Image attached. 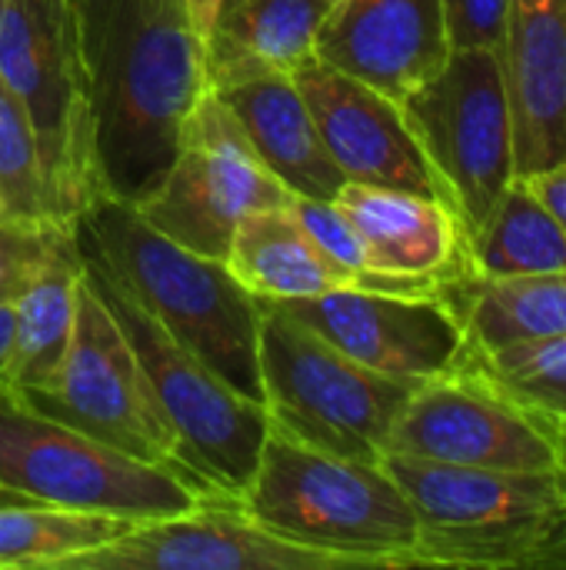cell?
<instances>
[{
  "instance_id": "cell-1",
  "label": "cell",
  "mask_w": 566,
  "mask_h": 570,
  "mask_svg": "<svg viewBox=\"0 0 566 570\" xmlns=\"http://www.w3.org/2000/svg\"><path fill=\"white\" fill-rule=\"evenodd\" d=\"M93 107L100 190L140 204L163 180L207 83L190 0H73Z\"/></svg>"
},
{
  "instance_id": "cell-2",
  "label": "cell",
  "mask_w": 566,
  "mask_h": 570,
  "mask_svg": "<svg viewBox=\"0 0 566 570\" xmlns=\"http://www.w3.org/2000/svg\"><path fill=\"white\" fill-rule=\"evenodd\" d=\"M73 234L80 254L100 261L180 344L230 387L260 401V297L224 261L173 244L133 204L107 194L87 207Z\"/></svg>"
},
{
  "instance_id": "cell-3",
  "label": "cell",
  "mask_w": 566,
  "mask_h": 570,
  "mask_svg": "<svg viewBox=\"0 0 566 570\" xmlns=\"http://www.w3.org/2000/svg\"><path fill=\"white\" fill-rule=\"evenodd\" d=\"M237 501L254 524L360 568H427L414 508L380 461L337 458L267 431Z\"/></svg>"
},
{
  "instance_id": "cell-4",
  "label": "cell",
  "mask_w": 566,
  "mask_h": 570,
  "mask_svg": "<svg viewBox=\"0 0 566 570\" xmlns=\"http://www.w3.org/2000/svg\"><path fill=\"white\" fill-rule=\"evenodd\" d=\"M0 77L37 134L47 217L73 234L87 207L103 197L73 0H0Z\"/></svg>"
},
{
  "instance_id": "cell-5",
  "label": "cell",
  "mask_w": 566,
  "mask_h": 570,
  "mask_svg": "<svg viewBox=\"0 0 566 570\" xmlns=\"http://www.w3.org/2000/svg\"><path fill=\"white\" fill-rule=\"evenodd\" d=\"M80 264L83 281L130 341L173 431L183 468L210 494L237 501L270 431L264 404L230 387L207 361L180 344L100 261L80 254Z\"/></svg>"
},
{
  "instance_id": "cell-6",
  "label": "cell",
  "mask_w": 566,
  "mask_h": 570,
  "mask_svg": "<svg viewBox=\"0 0 566 570\" xmlns=\"http://www.w3.org/2000/svg\"><path fill=\"white\" fill-rule=\"evenodd\" d=\"M260 401L274 434L377 464L414 384L384 377L314 334L277 301H260Z\"/></svg>"
},
{
  "instance_id": "cell-7",
  "label": "cell",
  "mask_w": 566,
  "mask_h": 570,
  "mask_svg": "<svg viewBox=\"0 0 566 570\" xmlns=\"http://www.w3.org/2000/svg\"><path fill=\"white\" fill-rule=\"evenodd\" d=\"M417 518L427 568L520 570L564 504L560 471H490L384 454Z\"/></svg>"
},
{
  "instance_id": "cell-8",
  "label": "cell",
  "mask_w": 566,
  "mask_h": 570,
  "mask_svg": "<svg viewBox=\"0 0 566 570\" xmlns=\"http://www.w3.org/2000/svg\"><path fill=\"white\" fill-rule=\"evenodd\" d=\"M0 488L33 504L110 514L133 524L214 501L180 474L47 417L10 391H0Z\"/></svg>"
},
{
  "instance_id": "cell-9",
  "label": "cell",
  "mask_w": 566,
  "mask_h": 570,
  "mask_svg": "<svg viewBox=\"0 0 566 570\" xmlns=\"http://www.w3.org/2000/svg\"><path fill=\"white\" fill-rule=\"evenodd\" d=\"M400 110L467 240L517 177L500 53L450 47L447 60L400 100Z\"/></svg>"
},
{
  "instance_id": "cell-10",
  "label": "cell",
  "mask_w": 566,
  "mask_h": 570,
  "mask_svg": "<svg viewBox=\"0 0 566 570\" xmlns=\"http://www.w3.org/2000/svg\"><path fill=\"white\" fill-rule=\"evenodd\" d=\"M284 204H294V194L260 164L230 107L207 87L183 120L163 180L133 207L173 244L227 261L240 217Z\"/></svg>"
},
{
  "instance_id": "cell-11",
  "label": "cell",
  "mask_w": 566,
  "mask_h": 570,
  "mask_svg": "<svg viewBox=\"0 0 566 570\" xmlns=\"http://www.w3.org/2000/svg\"><path fill=\"white\" fill-rule=\"evenodd\" d=\"M20 401L123 454L180 474L214 501H227L210 494L183 468L173 431L147 384V374L113 314L83 281V264L77 287L73 337L60 364V374L50 391L23 394Z\"/></svg>"
},
{
  "instance_id": "cell-12",
  "label": "cell",
  "mask_w": 566,
  "mask_h": 570,
  "mask_svg": "<svg viewBox=\"0 0 566 570\" xmlns=\"http://www.w3.org/2000/svg\"><path fill=\"white\" fill-rule=\"evenodd\" d=\"M384 454L490 471H560V441L470 361L414 387Z\"/></svg>"
},
{
  "instance_id": "cell-13",
  "label": "cell",
  "mask_w": 566,
  "mask_h": 570,
  "mask_svg": "<svg viewBox=\"0 0 566 570\" xmlns=\"http://www.w3.org/2000/svg\"><path fill=\"white\" fill-rule=\"evenodd\" d=\"M277 304L350 361L414 387L454 371L467 354L464 324L440 291L337 287Z\"/></svg>"
},
{
  "instance_id": "cell-14",
  "label": "cell",
  "mask_w": 566,
  "mask_h": 570,
  "mask_svg": "<svg viewBox=\"0 0 566 570\" xmlns=\"http://www.w3.org/2000/svg\"><path fill=\"white\" fill-rule=\"evenodd\" d=\"M53 570H364L354 558L287 541L254 524L234 501L130 528L123 538L73 554Z\"/></svg>"
},
{
  "instance_id": "cell-15",
  "label": "cell",
  "mask_w": 566,
  "mask_h": 570,
  "mask_svg": "<svg viewBox=\"0 0 566 570\" xmlns=\"http://www.w3.org/2000/svg\"><path fill=\"white\" fill-rule=\"evenodd\" d=\"M294 83L307 100L330 160L347 180L444 200L440 180L417 147L400 100L317 57L294 73Z\"/></svg>"
},
{
  "instance_id": "cell-16",
  "label": "cell",
  "mask_w": 566,
  "mask_h": 570,
  "mask_svg": "<svg viewBox=\"0 0 566 570\" xmlns=\"http://www.w3.org/2000/svg\"><path fill=\"white\" fill-rule=\"evenodd\" d=\"M317 60L404 100L450 53L444 0H334Z\"/></svg>"
},
{
  "instance_id": "cell-17",
  "label": "cell",
  "mask_w": 566,
  "mask_h": 570,
  "mask_svg": "<svg viewBox=\"0 0 566 570\" xmlns=\"http://www.w3.org/2000/svg\"><path fill=\"white\" fill-rule=\"evenodd\" d=\"M334 200L360 237L374 287L437 291L464 271V227L440 197L347 180Z\"/></svg>"
},
{
  "instance_id": "cell-18",
  "label": "cell",
  "mask_w": 566,
  "mask_h": 570,
  "mask_svg": "<svg viewBox=\"0 0 566 570\" xmlns=\"http://www.w3.org/2000/svg\"><path fill=\"white\" fill-rule=\"evenodd\" d=\"M500 67L517 177L566 164V0H510Z\"/></svg>"
},
{
  "instance_id": "cell-19",
  "label": "cell",
  "mask_w": 566,
  "mask_h": 570,
  "mask_svg": "<svg viewBox=\"0 0 566 570\" xmlns=\"http://www.w3.org/2000/svg\"><path fill=\"white\" fill-rule=\"evenodd\" d=\"M214 90L244 127L260 164L294 197L334 200L340 194L347 177L330 160L294 77L267 73Z\"/></svg>"
},
{
  "instance_id": "cell-20",
  "label": "cell",
  "mask_w": 566,
  "mask_h": 570,
  "mask_svg": "<svg viewBox=\"0 0 566 570\" xmlns=\"http://www.w3.org/2000/svg\"><path fill=\"white\" fill-rule=\"evenodd\" d=\"M334 0H237L203 30L207 83L227 87L250 77H294L317 57V30Z\"/></svg>"
},
{
  "instance_id": "cell-21",
  "label": "cell",
  "mask_w": 566,
  "mask_h": 570,
  "mask_svg": "<svg viewBox=\"0 0 566 570\" xmlns=\"http://www.w3.org/2000/svg\"><path fill=\"white\" fill-rule=\"evenodd\" d=\"M224 264L260 301H300L337 287H364L310 237L294 204L240 217Z\"/></svg>"
},
{
  "instance_id": "cell-22",
  "label": "cell",
  "mask_w": 566,
  "mask_h": 570,
  "mask_svg": "<svg viewBox=\"0 0 566 570\" xmlns=\"http://www.w3.org/2000/svg\"><path fill=\"white\" fill-rule=\"evenodd\" d=\"M437 291L464 324L467 354H497L566 334V271L520 277L460 271Z\"/></svg>"
},
{
  "instance_id": "cell-23",
  "label": "cell",
  "mask_w": 566,
  "mask_h": 570,
  "mask_svg": "<svg viewBox=\"0 0 566 570\" xmlns=\"http://www.w3.org/2000/svg\"><path fill=\"white\" fill-rule=\"evenodd\" d=\"M80 247L57 254L13 301V344L7 367V391L43 394L53 387L67 357L77 317Z\"/></svg>"
},
{
  "instance_id": "cell-24",
  "label": "cell",
  "mask_w": 566,
  "mask_h": 570,
  "mask_svg": "<svg viewBox=\"0 0 566 570\" xmlns=\"http://www.w3.org/2000/svg\"><path fill=\"white\" fill-rule=\"evenodd\" d=\"M464 271L520 277L566 271V234L524 177H514L494 214L464 240Z\"/></svg>"
},
{
  "instance_id": "cell-25",
  "label": "cell",
  "mask_w": 566,
  "mask_h": 570,
  "mask_svg": "<svg viewBox=\"0 0 566 570\" xmlns=\"http://www.w3.org/2000/svg\"><path fill=\"white\" fill-rule=\"evenodd\" d=\"M133 521L87 511H63L50 504H3L0 508V568L53 570L73 554H87L123 538Z\"/></svg>"
},
{
  "instance_id": "cell-26",
  "label": "cell",
  "mask_w": 566,
  "mask_h": 570,
  "mask_svg": "<svg viewBox=\"0 0 566 570\" xmlns=\"http://www.w3.org/2000/svg\"><path fill=\"white\" fill-rule=\"evenodd\" d=\"M507 397L534 414L560 444L566 441V334L507 347L497 354H464Z\"/></svg>"
},
{
  "instance_id": "cell-27",
  "label": "cell",
  "mask_w": 566,
  "mask_h": 570,
  "mask_svg": "<svg viewBox=\"0 0 566 570\" xmlns=\"http://www.w3.org/2000/svg\"><path fill=\"white\" fill-rule=\"evenodd\" d=\"M0 207H3V220L50 224L37 134L30 127L20 97L7 87L3 77H0Z\"/></svg>"
},
{
  "instance_id": "cell-28",
  "label": "cell",
  "mask_w": 566,
  "mask_h": 570,
  "mask_svg": "<svg viewBox=\"0 0 566 570\" xmlns=\"http://www.w3.org/2000/svg\"><path fill=\"white\" fill-rule=\"evenodd\" d=\"M70 247H77V234L60 227L0 220V304L17 301L20 291L40 274V267Z\"/></svg>"
},
{
  "instance_id": "cell-29",
  "label": "cell",
  "mask_w": 566,
  "mask_h": 570,
  "mask_svg": "<svg viewBox=\"0 0 566 570\" xmlns=\"http://www.w3.org/2000/svg\"><path fill=\"white\" fill-rule=\"evenodd\" d=\"M294 210L300 217V224L310 230V237L340 264L347 267L364 287L370 284L367 264H364V247L360 237L354 230V224L347 220V214L337 207V200H307V197H294Z\"/></svg>"
},
{
  "instance_id": "cell-30",
  "label": "cell",
  "mask_w": 566,
  "mask_h": 570,
  "mask_svg": "<svg viewBox=\"0 0 566 570\" xmlns=\"http://www.w3.org/2000/svg\"><path fill=\"white\" fill-rule=\"evenodd\" d=\"M510 0H444L450 47L500 50Z\"/></svg>"
},
{
  "instance_id": "cell-31",
  "label": "cell",
  "mask_w": 566,
  "mask_h": 570,
  "mask_svg": "<svg viewBox=\"0 0 566 570\" xmlns=\"http://www.w3.org/2000/svg\"><path fill=\"white\" fill-rule=\"evenodd\" d=\"M564 451V464H560V478H564V504L557 511V518L550 521V528L544 531V538L534 544V551L524 558L520 570H566V441L560 444Z\"/></svg>"
},
{
  "instance_id": "cell-32",
  "label": "cell",
  "mask_w": 566,
  "mask_h": 570,
  "mask_svg": "<svg viewBox=\"0 0 566 570\" xmlns=\"http://www.w3.org/2000/svg\"><path fill=\"white\" fill-rule=\"evenodd\" d=\"M524 180L540 197V204L557 217V224L566 234V164H557L550 170H537V174H524Z\"/></svg>"
},
{
  "instance_id": "cell-33",
  "label": "cell",
  "mask_w": 566,
  "mask_h": 570,
  "mask_svg": "<svg viewBox=\"0 0 566 570\" xmlns=\"http://www.w3.org/2000/svg\"><path fill=\"white\" fill-rule=\"evenodd\" d=\"M10 344H13V301H3L0 304V391H7Z\"/></svg>"
},
{
  "instance_id": "cell-34",
  "label": "cell",
  "mask_w": 566,
  "mask_h": 570,
  "mask_svg": "<svg viewBox=\"0 0 566 570\" xmlns=\"http://www.w3.org/2000/svg\"><path fill=\"white\" fill-rule=\"evenodd\" d=\"M217 7H220V0H190V10H193L197 23H200L203 30L210 27V20H214Z\"/></svg>"
},
{
  "instance_id": "cell-35",
  "label": "cell",
  "mask_w": 566,
  "mask_h": 570,
  "mask_svg": "<svg viewBox=\"0 0 566 570\" xmlns=\"http://www.w3.org/2000/svg\"><path fill=\"white\" fill-rule=\"evenodd\" d=\"M3 504H33V501H23L20 494H13V491H3V488H0V508H3Z\"/></svg>"
},
{
  "instance_id": "cell-36",
  "label": "cell",
  "mask_w": 566,
  "mask_h": 570,
  "mask_svg": "<svg viewBox=\"0 0 566 570\" xmlns=\"http://www.w3.org/2000/svg\"><path fill=\"white\" fill-rule=\"evenodd\" d=\"M227 3H237V0H220V7H227ZM220 7H217V10H220Z\"/></svg>"
},
{
  "instance_id": "cell-37",
  "label": "cell",
  "mask_w": 566,
  "mask_h": 570,
  "mask_svg": "<svg viewBox=\"0 0 566 570\" xmlns=\"http://www.w3.org/2000/svg\"><path fill=\"white\" fill-rule=\"evenodd\" d=\"M0 220H3V207H0Z\"/></svg>"
}]
</instances>
